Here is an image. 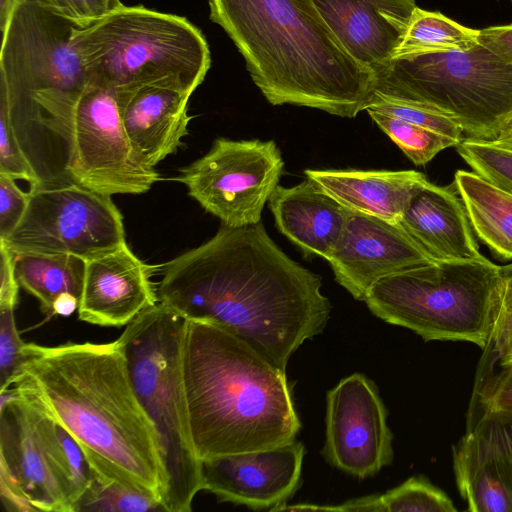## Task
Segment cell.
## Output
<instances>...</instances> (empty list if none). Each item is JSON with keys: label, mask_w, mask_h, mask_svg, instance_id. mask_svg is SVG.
I'll list each match as a JSON object with an SVG mask.
<instances>
[{"label": "cell", "mask_w": 512, "mask_h": 512, "mask_svg": "<svg viewBox=\"0 0 512 512\" xmlns=\"http://www.w3.org/2000/svg\"><path fill=\"white\" fill-rule=\"evenodd\" d=\"M321 277L285 254L262 222L222 224L207 242L162 266L158 300L188 321L217 325L286 370L331 315Z\"/></svg>", "instance_id": "6da1fadb"}, {"label": "cell", "mask_w": 512, "mask_h": 512, "mask_svg": "<svg viewBox=\"0 0 512 512\" xmlns=\"http://www.w3.org/2000/svg\"><path fill=\"white\" fill-rule=\"evenodd\" d=\"M25 348L26 360L10 387L72 435L94 473L160 500L158 437L119 341Z\"/></svg>", "instance_id": "7a4b0ae2"}, {"label": "cell", "mask_w": 512, "mask_h": 512, "mask_svg": "<svg viewBox=\"0 0 512 512\" xmlns=\"http://www.w3.org/2000/svg\"><path fill=\"white\" fill-rule=\"evenodd\" d=\"M272 105L292 104L354 118L369 105L373 73L328 27L313 0H208Z\"/></svg>", "instance_id": "3957f363"}, {"label": "cell", "mask_w": 512, "mask_h": 512, "mask_svg": "<svg viewBox=\"0 0 512 512\" xmlns=\"http://www.w3.org/2000/svg\"><path fill=\"white\" fill-rule=\"evenodd\" d=\"M181 375L201 461L296 440L301 422L285 371L225 329L186 320Z\"/></svg>", "instance_id": "277c9868"}, {"label": "cell", "mask_w": 512, "mask_h": 512, "mask_svg": "<svg viewBox=\"0 0 512 512\" xmlns=\"http://www.w3.org/2000/svg\"><path fill=\"white\" fill-rule=\"evenodd\" d=\"M0 16V100L39 183L67 182L73 113L91 83L72 44L76 26L24 0Z\"/></svg>", "instance_id": "5b68a950"}, {"label": "cell", "mask_w": 512, "mask_h": 512, "mask_svg": "<svg viewBox=\"0 0 512 512\" xmlns=\"http://www.w3.org/2000/svg\"><path fill=\"white\" fill-rule=\"evenodd\" d=\"M72 44L90 80L117 92L165 86L192 95L211 65L208 43L187 18L121 5L75 27Z\"/></svg>", "instance_id": "8992f818"}, {"label": "cell", "mask_w": 512, "mask_h": 512, "mask_svg": "<svg viewBox=\"0 0 512 512\" xmlns=\"http://www.w3.org/2000/svg\"><path fill=\"white\" fill-rule=\"evenodd\" d=\"M504 282L486 257L435 261L385 277L363 301L378 318L424 341H465L485 350L498 325Z\"/></svg>", "instance_id": "52a82bcc"}, {"label": "cell", "mask_w": 512, "mask_h": 512, "mask_svg": "<svg viewBox=\"0 0 512 512\" xmlns=\"http://www.w3.org/2000/svg\"><path fill=\"white\" fill-rule=\"evenodd\" d=\"M186 320L158 302L128 324L117 339L135 393L154 425L163 467L165 511L189 512L202 490V461L191 439L181 375Z\"/></svg>", "instance_id": "ba28073f"}, {"label": "cell", "mask_w": 512, "mask_h": 512, "mask_svg": "<svg viewBox=\"0 0 512 512\" xmlns=\"http://www.w3.org/2000/svg\"><path fill=\"white\" fill-rule=\"evenodd\" d=\"M374 93L453 118L464 138L493 142L512 120V65L479 43L393 59L374 75Z\"/></svg>", "instance_id": "9c48e42d"}, {"label": "cell", "mask_w": 512, "mask_h": 512, "mask_svg": "<svg viewBox=\"0 0 512 512\" xmlns=\"http://www.w3.org/2000/svg\"><path fill=\"white\" fill-rule=\"evenodd\" d=\"M0 394L3 505L16 511L73 512L91 480L80 446L13 387Z\"/></svg>", "instance_id": "30bf717a"}, {"label": "cell", "mask_w": 512, "mask_h": 512, "mask_svg": "<svg viewBox=\"0 0 512 512\" xmlns=\"http://www.w3.org/2000/svg\"><path fill=\"white\" fill-rule=\"evenodd\" d=\"M23 218L6 243L13 253L71 254L86 261L124 244L123 216L110 196L74 182L30 185Z\"/></svg>", "instance_id": "8fae6325"}, {"label": "cell", "mask_w": 512, "mask_h": 512, "mask_svg": "<svg viewBox=\"0 0 512 512\" xmlns=\"http://www.w3.org/2000/svg\"><path fill=\"white\" fill-rule=\"evenodd\" d=\"M69 181L103 195L141 194L161 179L132 145L116 90L90 83L73 113Z\"/></svg>", "instance_id": "7c38bea8"}, {"label": "cell", "mask_w": 512, "mask_h": 512, "mask_svg": "<svg viewBox=\"0 0 512 512\" xmlns=\"http://www.w3.org/2000/svg\"><path fill=\"white\" fill-rule=\"evenodd\" d=\"M283 167L273 140L218 138L204 156L180 169L176 180L222 224L243 227L261 222Z\"/></svg>", "instance_id": "4fadbf2b"}, {"label": "cell", "mask_w": 512, "mask_h": 512, "mask_svg": "<svg viewBox=\"0 0 512 512\" xmlns=\"http://www.w3.org/2000/svg\"><path fill=\"white\" fill-rule=\"evenodd\" d=\"M323 455L337 469L364 479L392 463L393 434L375 383L361 373L327 392Z\"/></svg>", "instance_id": "5bb4252c"}, {"label": "cell", "mask_w": 512, "mask_h": 512, "mask_svg": "<svg viewBox=\"0 0 512 512\" xmlns=\"http://www.w3.org/2000/svg\"><path fill=\"white\" fill-rule=\"evenodd\" d=\"M305 454L303 443L202 460V490L219 502L276 511L298 490Z\"/></svg>", "instance_id": "9a60e30c"}, {"label": "cell", "mask_w": 512, "mask_h": 512, "mask_svg": "<svg viewBox=\"0 0 512 512\" xmlns=\"http://www.w3.org/2000/svg\"><path fill=\"white\" fill-rule=\"evenodd\" d=\"M327 261L336 281L359 301L379 280L435 262L399 223L351 210Z\"/></svg>", "instance_id": "2e32d148"}, {"label": "cell", "mask_w": 512, "mask_h": 512, "mask_svg": "<svg viewBox=\"0 0 512 512\" xmlns=\"http://www.w3.org/2000/svg\"><path fill=\"white\" fill-rule=\"evenodd\" d=\"M452 455L468 511L512 512V443L504 424L469 413L466 432Z\"/></svg>", "instance_id": "e0dca14e"}, {"label": "cell", "mask_w": 512, "mask_h": 512, "mask_svg": "<svg viewBox=\"0 0 512 512\" xmlns=\"http://www.w3.org/2000/svg\"><path fill=\"white\" fill-rule=\"evenodd\" d=\"M154 269L140 260L126 242L87 260L78 318L99 326H127L159 302L151 281Z\"/></svg>", "instance_id": "ac0fdd59"}, {"label": "cell", "mask_w": 512, "mask_h": 512, "mask_svg": "<svg viewBox=\"0 0 512 512\" xmlns=\"http://www.w3.org/2000/svg\"><path fill=\"white\" fill-rule=\"evenodd\" d=\"M342 46L373 75L390 62L415 0H313Z\"/></svg>", "instance_id": "d6986e66"}, {"label": "cell", "mask_w": 512, "mask_h": 512, "mask_svg": "<svg viewBox=\"0 0 512 512\" xmlns=\"http://www.w3.org/2000/svg\"><path fill=\"white\" fill-rule=\"evenodd\" d=\"M399 224L434 261L484 257L454 182H428L412 197Z\"/></svg>", "instance_id": "ffe728a7"}, {"label": "cell", "mask_w": 512, "mask_h": 512, "mask_svg": "<svg viewBox=\"0 0 512 512\" xmlns=\"http://www.w3.org/2000/svg\"><path fill=\"white\" fill-rule=\"evenodd\" d=\"M126 133L140 156L155 167L183 147L191 117L190 94L165 86L118 92Z\"/></svg>", "instance_id": "44dd1931"}, {"label": "cell", "mask_w": 512, "mask_h": 512, "mask_svg": "<svg viewBox=\"0 0 512 512\" xmlns=\"http://www.w3.org/2000/svg\"><path fill=\"white\" fill-rule=\"evenodd\" d=\"M268 203L278 230L305 257L330 258L343 233L349 209L308 178L293 187L278 185Z\"/></svg>", "instance_id": "7402d4cb"}, {"label": "cell", "mask_w": 512, "mask_h": 512, "mask_svg": "<svg viewBox=\"0 0 512 512\" xmlns=\"http://www.w3.org/2000/svg\"><path fill=\"white\" fill-rule=\"evenodd\" d=\"M305 175L347 209L393 223L429 182L414 170L307 169Z\"/></svg>", "instance_id": "603a6c76"}, {"label": "cell", "mask_w": 512, "mask_h": 512, "mask_svg": "<svg viewBox=\"0 0 512 512\" xmlns=\"http://www.w3.org/2000/svg\"><path fill=\"white\" fill-rule=\"evenodd\" d=\"M453 182L474 234L499 257L512 259V193L474 171L457 170Z\"/></svg>", "instance_id": "cb8c5ba5"}, {"label": "cell", "mask_w": 512, "mask_h": 512, "mask_svg": "<svg viewBox=\"0 0 512 512\" xmlns=\"http://www.w3.org/2000/svg\"><path fill=\"white\" fill-rule=\"evenodd\" d=\"M14 270L20 287L40 303L47 319L53 317V304L62 294L81 299L86 260L71 254L13 253Z\"/></svg>", "instance_id": "d4e9b609"}, {"label": "cell", "mask_w": 512, "mask_h": 512, "mask_svg": "<svg viewBox=\"0 0 512 512\" xmlns=\"http://www.w3.org/2000/svg\"><path fill=\"white\" fill-rule=\"evenodd\" d=\"M478 43L479 30L468 28L440 12L427 11L416 6L391 60L465 51Z\"/></svg>", "instance_id": "484cf974"}, {"label": "cell", "mask_w": 512, "mask_h": 512, "mask_svg": "<svg viewBox=\"0 0 512 512\" xmlns=\"http://www.w3.org/2000/svg\"><path fill=\"white\" fill-rule=\"evenodd\" d=\"M80 511L146 512L165 509L155 495L99 476L91 470V481L73 508V512Z\"/></svg>", "instance_id": "4316f807"}, {"label": "cell", "mask_w": 512, "mask_h": 512, "mask_svg": "<svg viewBox=\"0 0 512 512\" xmlns=\"http://www.w3.org/2000/svg\"><path fill=\"white\" fill-rule=\"evenodd\" d=\"M485 360L479 369L472 396L470 413L512 423V364Z\"/></svg>", "instance_id": "83f0119b"}, {"label": "cell", "mask_w": 512, "mask_h": 512, "mask_svg": "<svg viewBox=\"0 0 512 512\" xmlns=\"http://www.w3.org/2000/svg\"><path fill=\"white\" fill-rule=\"evenodd\" d=\"M367 112L415 165H425L440 151L457 146L452 139L430 129L380 112Z\"/></svg>", "instance_id": "f1b7e54d"}, {"label": "cell", "mask_w": 512, "mask_h": 512, "mask_svg": "<svg viewBox=\"0 0 512 512\" xmlns=\"http://www.w3.org/2000/svg\"><path fill=\"white\" fill-rule=\"evenodd\" d=\"M377 512H456L450 497L424 476H412L374 495Z\"/></svg>", "instance_id": "f546056e"}, {"label": "cell", "mask_w": 512, "mask_h": 512, "mask_svg": "<svg viewBox=\"0 0 512 512\" xmlns=\"http://www.w3.org/2000/svg\"><path fill=\"white\" fill-rule=\"evenodd\" d=\"M365 110L387 114L430 129L452 139L457 145L463 139V130L453 118L422 104L373 93Z\"/></svg>", "instance_id": "4dcf8cb0"}, {"label": "cell", "mask_w": 512, "mask_h": 512, "mask_svg": "<svg viewBox=\"0 0 512 512\" xmlns=\"http://www.w3.org/2000/svg\"><path fill=\"white\" fill-rule=\"evenodd\" d=\"M456 148L474 172L512 193V149L469 138H463Z\"/></svg>", "instance_id": "1f68e13d"}, {"label": "cell", "mask_w": 512, "mask_h": 512, "mask_svg": "<svg viewBox=\"0 0 512 512\" xmlns=\"http://www.w3.org/2000/svg\"><path fill=\"white\" fill-rule=\"evenodd\" d=\"M14 309L0 308V391L13 384L27 357L26 343L17 329Z\"/></svg>", "instance_id": "d6a6232c"}, {"label": "cell", "mask_w": 512, "mask_h": 512, "mask_svg": "<svg viewBox=\"0 0 512 512\" xmlns=\"http://www.w3.org/2000/svg\"><path fill=\"white\" fill-rule=\"evenodd\" d=\"M0 173L38 184L39 178L23 152L6 104L0 100Z\"/></svg>", "instance_id": "836d02e7"}, {"label": "cell", "mask_w": 512, "mask_h": 512, "mask_svg": "<svg viewBox=\"0 0 512 512\" xmlns=\"http://www.w3.org/2000/svg\"><path fill=\"white\" fill-rule=\"evenodd\" d=\"M64 18L78 28H84L122 5L120 0H24Z\"/></svg>", "instance_id": "e575fe53"}, {"label": "cell", "mask_w": 512, "mask_h": 512, "mask_svg": "<svg viewBox=\"0 0 512 512\" xmlns=\"http://www.w3.org/2000/svg\"><path fill=\"white\" fill-rule=\"evenodd\" d=\"M29 192H23L11 176L0 173V240H7L23 218Z\"/></svg>", "instance_id": "d590c367"}, {"label": "cell", "mask_w": 512, "mask_h": 512, "mask_svg": "<svg viewBox=\"0 0 512 512\" xmlns=\"http://www.w3.org/2000/svg\"><path fill=\"white\" fill-rule=\"evenodd\" d=\"M13 252L0 240V308H15L20 287L14 270Z\"/></svg>", "instance_id": "8d00e7d4"}, {"label": "cell", "mask_w": 512, "mask_h": 512, "mask_svg": "<svg viewBox=\"0 0 512 512\" xmlns=\"http://www.w3.org/2000/svg\"><path fill=\"white\" fill-rule=\"evenodd\" d=\"M479 41L512 65V23L480 29Z\"/></svg>", "instance_id": "74e56055"}, {"label": "cell", "mask_w": 512, "mask_h": 512, "mask_svg": "<svg viewBox=\"0 0 512 512\" xmlns=\"http://www.w3.org/2000/svg\"><path fill=\"white\" fill-rule=\"evenodd\" d=\"M487 348L499 364H512V313L497 327L493 341Z\"/></svg>", "instance_id": "f35d334b"}, {"label": "cell", "mask_w": 512, "mask_h": 512, "mask_svg": "<svg viewBox=\"0 0 512 512\" xmlns=\"http://www.w3.org/2000/svg\"><path fill=\"white\" fill-rule=\"evenodd\" d=\"M500 272L504 282V291L502 308L497 327L510 313H512V263L500 266Z\"/></svg>", "instance_id": "ab89813d"}, {"label": "cell", "mask_w": 512, "mask_h": 512, "mask_svg": "<svg viewBox=\"0 0 512 512\" xmlns=\"http://www.w3.org/2000/svg\"><path fill=\"white\" fill-rule=\"evenodd\" d=\"M79 299L70 293L60 295L53 304V315L68 316L78 310Z\"/></svg>", "instance_id": "60d3db41"}, {"label": "cell", "mask_w": 512, "mask_h": 512, "mask_svg": "<svg viewBox=\"0 0 512 512\" xmlns=\"http://www.w3.org/2000/svg\"><path fill=\"white\" fill-rule=\"evenodd\" d=\"M492 143L512 149V125L507 126Z\"/></svg>", "instance_id": "b9f144b4"}, {"label": "cell", "mask_w": 512, "mask_h": 512, "mask_svg": "<svg viewBox=\"0 0 512 512\" xmlns=\"http://www.w3.org/2000/svg\"><path fill=\"white\" fill-rule=\"evenodd\" d=\"M503 424V423H502ZM506 426L510 441L512 443V423L504 424Z\"/></svg>", "instance_id": "7bdbcfd3"}, {"label": "cell", "mask_w": 512, "mask_h": 512, "mask_svg": "<svg viewBox=\"0 0 512 512\" xmlns=\"http://www.w3.org/2000/svg\"><path fill=\"white\" fill-rule=\"evenodd\" d=\"M509 125H512V120L510 121V123L508 124V126H509Z\"/></svg>", "instance_id": "ee69618b"}, {"label": "cell", "mask_w": 512, "mask_h": 512, "mask_svg": "<svg viewBox=\"0 0 512 512\" xmlns=\"http://www.w3.org/2000/svg\"><path fill=\"white\" fill-rule=\"evenodd\" d=\"M511 6H512V0H510Z\"/></svg>", "instance_id": "f6af8a7d"}, {"label": "cell", "mask_w": 512, "mask_h": 512, "mask_svg": "<svg viewBox=\"0 0 512 512\" xmlns=\"http://www.w3.org/2000/svg\"><path fill=\"white\" fill-rule=\"evenodd\" d=\"M496 1H498V0H496Z\"/></svg>", "instance_id": "bcb514c9"}]
</instances>
